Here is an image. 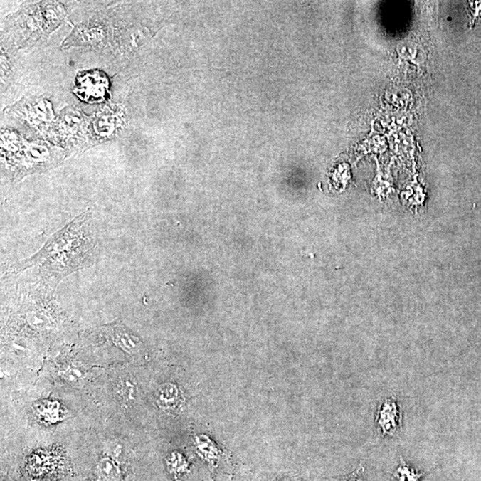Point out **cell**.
Wrapping results in <instances>:
<instances>
[{
	"label": "cell",
	"mask_w": 481,
	"mask_h": 481,
	"mask_svg": "<svg viewBox=\"0 0 481 481\" xmlns=\"http://www.w3.org/2000/svg\"><path fill=\"white\" fill-rule=\"evenodd\" d=\"M108 334L111 341L120 349L135 359H140L144 349L142 342L125 325L118 321L110 324Z\"/></svg>",
	"instance_id": "6da1fadb"
},
{
	"label": "cell",
	"mask_w": 481,
	"mask_h": 481,
	"mask_svg": "<svg viewBox=\"0 0 481 481\" xmlns=\"http://www.w3.org/2000/svg\"><path fill=\"white\" fill-rule=\"evenodd\" d=\"M401 413L393 399H386L378 413L376 423L384 435H392L401 426Z\"/></svg>",
	"instance_id": "7a4b0ae2"
},
{
	"label": "cell",
	"mask_w": 481,
	"mask_h": 481,
	"mask_svg": "<svg viewBox=\"0 0 481 481\" xmlns=\"http://www.w3.org/2000/svg\"><path fill=\"white\" fill-rule=\"evenodd\" d=\"M95 474L100 481H120L122 479L118 463L108 456L99 460L95 467Z\"/></svg>",
	"instance_id": "3957f363"
},
{
	"label": "cell",
	"mask_w": 481,
	"mask_h": 481,
	"mask_svg": "<svg viewBox=\"0 0 481 481\" xmlns=\"http://www.w3.org/2000/svg\"><path fill=\"white\" fill-rule=\"evenodd\" d=\"M117 395L126 406H132L137 398V387L132 376L120 378L116 384Z\"/></svg>",
	"instance_id": "277c9868"
},
{
	"label": "cell",
	"mask_w": 481,
	"mask_h": 481,
	"mask_svg": "<svg viewBox=\"0 0 481 481\" xmlns=\"http://www.w3.org/2000/svg\"><path fill=\"white\" fill-rule=\"evenodd\" d=\"M179 401V392L174 385L166 384L159 391V404L165 408H171L176 406Z\"/></svg>",
	"instance_id": "5b68a950"
},
{
	"label": "cell",
	"mask_w": 481,
	"mask_h": 481,
	"mask_svg": "<svg viewBox=\"0 0 481 481\" xmlns=\"http://www.w3.org/2000/svg\"><path fill=\"white\" fill-rule=\"evenodd\" d=\"M396 481H421L423 473L408 466L401 458V465L393 474Z\"/></svg>",
	"instance_id": "8992f818"
},
{
	"label": "cell",
	"mask_w": 481,
	"mask_h": 481,
	"mask_svg": "<svg viewBox=\"0 0 481 481\" xmlns=\"http://www.w3.org/2000/svg\"><path fill=\"white\" fill-rule=\"evenodd\" d=\"M83 376V371L80 369H69L65 373V378L70 381H77Z\"/></svg>",
	"instance_id": "52a82bcc"
}]
</instances>
